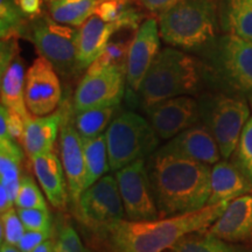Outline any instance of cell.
I'll list each match as a JSON object with an SVG mask.
<instances>
[{
  "label": "cell",
  "instance_id": "cell-1",
  "mask_svg": "<svg viewBox=\"0 0 252 252\" xmlns=\"http://www.w3.org/2000/svg\"><path fill=\"white\" fill-rule=\"evenodd\" d=\"M146 166L161 217L191 213L207 206L212 169L206 163L161 147L149 157Z\"/></svg>",
  "mask_w": 252,
  "mask_h": 252
},
{
  "label": "cell",
  "instance_id": "cell-2",
  "mask_svg": "<svg viewBox=\"0 0 252 252\" xmlns=\"http://www.w3.org/2000/svg\"><path fill=\"white\" fill-rule=\"evenodd\" d=\"M229 202L207 204L195 212L152 220H121L105 236L112 252H165L184 236L210 228Z\"/></svg>",
  "mask_w": 252,
  "mask_h": 252
},
{
  "label": "cell",
  "instance_id": "cell-3",
  "mask_svg": "<svg viewBox=\"0 0 252 252\" xmlns=\"http://www.w3.org/2000/svg\"><path fill=\"white\" fill-rule=\"evenodd\" d=\"M220 0H182L159 14L160 36L167 45L198 49L216 35Z\"/></svg>",
  "mask_w": 252,
  "mask_h": 252
},
{
  "label": "cell",
  "instance_id": "cell-4",
  "mask_svg": "<svg viewBox=\"0 0 252 252\" xmlns=\"http://www.w3.org/2000/svg\"><path fill=\"white\" fill-rule=\"evenodd\" d=\"M200 81L201 68L196 60L179 49H162L140 87L144 108L193 94L198 89Z\"/></svg>",
  "mask_w": 252,
  "mask_h": 252
},
{
  "label": "cell",
  "instance_id": "cell-5",
  "mask_svg": "<svg viewBox=\"0 0 252 252\" xmlns=\"http://www.w3.org/2000/svg\"><path fill=\"white\" fill-rule=\"evenodd\" d=\"M105 138L110 169L113 172L152 156L160 139L151 123L132 111L123 112L113 119Z\"/></svg>",
  "mask_w": 252,
  "mask_h": 252
},
{
  "label": "cell",
  "instance_id": "cell-6",
  "mask_svg": "<svg viewBox=\"0 0 252 252\" xmlns=\"http://www.w3.org/2000/svg\"><path fill=\"white\" fill-rule=\"evenodd\" d=\"M25 36L32 41L40 56L48 60L56 71L69 75L77 70L78 35L76 27L60 24L48 15H37L27 24Z\"/></svg>",
  "mask_w": 252,
  "mask_h": 252
},
{
  "label": "cell",
  "instance_id": "cell-7",
  "mask_svg": "<svg viewBox=\"0 0 252 252\" xmlns=\"http://www.w3.org/2000/svg\"><path fill=\"white\" fill-rule=\"evenodd\" d=\"M201 118L215 138L220 156L229 158L237 147L242 131L250 117L245 100L217 96L198 104Z\"/></svg>",
  "mask_w": 252,
  "mask_h": 252
},
{
  "label": "cell",
  "instance_id": "cell-8",
  "mask_svg": "<svg viewBox=\"0 0 252 252\" xmlns=\"http://www.w3.org/2000/svg\"><path fill=\"white\" fill-rule=\"evenodd\" d=\"M75 208L82 224L102 236L125 215L117 180L111 175H104L87 188Z\"/></svg>",
  "mask_w": 252,
  "mask_h": 252
},
{
  "label": "cell",
  "instance_id": "cell-9",
  "mask_svg": "<svg viewBox=\"0 0 252 252\" xmlns=\"http://www.w3.org/2000/svg\"><path fill=\"white\" fill-rule=\"evenodd\" d=\"M125 215L130 220H152L160 219L151 186L145 159L125 166L116 172Z\"/></svg>",
  "mask_w": 252,
  "mask_h": 252
},
{
  "label": "cell",
  "instance_id": "cell-10",
  "mask_svg": "<svg viewBox=\"0 0 252 252\" xmlns=\"http://www.w3.org/2000/svg\"><path fill=\"white\" fill-rule=\"evenodd\" d=\"M126 71L105 68L87 71L74 97L75 112L105 106H118L124 96Z\"/></svg>",
  "mask_w": 252,
  "mask_h": 252
},
{
  "label": "cell",
  "instance_id": "cell-11",
  "mask_svg": "<svg viewBox=\"0 0 252 252\" xmlns=\"http://www.w3.org/2000/svg\"><path fill=\"white\" fill-rule=\"evenodd\" d=\"M213 61L219 74L229 86L252 93V42L226 34L216 43Z\"/></svg>",
  "mask_w": 252,
  "mask_h": 252
},
{
  "label": "cell",
  "instance_id": "cell-12",
  "mask_svg": "<svg viewBox=\"0 0 252 252\" xmlns=\"http://www.w3.org/2000/svg\"><path fill=\"white\" fill-rule=\"evenodd\" d=\"M62 98V88L58 71L48 60L40 56L26 71L25 102L34 117L55 112Z\"/></svg>",
  "mask_w": 252,
  "mask_h": 252
},
{
  "label": "cell",
  "instance_id": "cell-13",
  "mask_svg": "<svg viewBox=\"0 0 252 252\" xmlns=\"http://www.w3.org/2000/svg\"><path fill=\"white\" fill-rule=\"evenodd\" d=\"M160 139H172L200 122V106L194 98L178 96L145 109Z\"/></svg>",
  "mask_w": 252,
  "mask_h": 252
},
{
  "label": "cell",
  "instance_id": "cell-14",
  "mask_svg": "<svg viewBox=\"0 0 252 252\" xmlns=\"http://www.w3.org/2000/svg\"><path fill=\"white\" fill-rule=\"evenodd\" d=\"M160 39L159 23L154 18L145 20L135 32L126 62V82L133 93H139L147 72L161 52Z\"/></svg>",
  "mask_w": 252,
  "mask_h": 252
},
{
  "label": "cell",
  "instance_id": "cell-15",
  "mask_svg": "<svg viewBox=\"0 0 252 252\" xmlns=\"http://www.w3.org/2000/svg\"><path fill=\"white\" fill-rule=\"evenodd\" d=\"M69 104H65V112L61 124L60 149L61 161L67 178L69 197L74 204L77 203L81 194L84 191L86 181V159H84L83 139L69 119Z\"/></svg>",
  "mask_w": 252,
  "mask_h": 252
},
{
  "label": "cell",
  "instance_id": "cell-16",
  "mask_svg": "<svg viewBox=\"0 0 252 252\" xmlns=\"http://www.w3.org/2000/svg\"><path fill=\"white\" fill-rule=\"evenodd\" d=\"M208 232L229 243L252 242V195L245 194L230 201Z\"/></svg>",
  "mask_w": 252,
  "mask_h": 252
},
{
  "label": "cell",
  "instance_id": "cell-17",
  "mask_svg": "<svg viewBox=\"0 0 252 252\" xmlns=\"http://www.w3.org/2000/svg\"><path fill=\"white\" fill-rule=\"evenodd\" d=\"M163 149L195 161L213 165L220 160V152L215 138L206 125H194L169 139Z\"/></svg>",
  "mask_w": 252,
  "mask_h": 252
},
{
  "label": "cell",
  "instance_id": "cell-18",
  "mask_svg": "<svg viewBox=\"0 0 252 252\" xmlns=\"http://www.w3.org/2000/svg\"><path fill=\"white\" fill-rule=\"evenodd\" d=\"M118 23H109L97 14H93L80 26L77 52V70L88 69L90 64L102 54L110 40L119 30Z\"/></svg>",
  "mask_w": 252,
  "mask_h": 252
},
{
  "label": "cell",
  "instance_id": "cell-19",
  "mask_svg": "<svg viewBox=\"0 0 252 252\" xmlns=\"http://www.w3.org/2000/svg\"><path fill=\"white\" fill-rule=\"evenodd\" d=\"M32 162L34 174L50 204L58 209H64L68 203L69 191L62 161H60L56 154L49 152L34 157Z\"/></svg>",
  "mask_w": 252,
  "mask_h": 252
},
{
  "label": "cell",
  "instance_id": "cell-20",
  "mask_svg": "<svg viewBox=\"0 0 252 252\" xmlns=\"http://www.w3.org/2000/svg\"><path fill=\"white\" fill-rule=\"evenodd\" d=\"M251 191L252 182L236 163L216 162L212 169L210 196L207 204L226 202Z\"/></svg>",
  "mask_w": 252,
  "mask_h": 252
},
{
  "label": "cell",
  "instance_id": "cell-21",
  "mask_svg": "<svg viewBox=\"0 0 252 252\" xmlns=\"http://www.w3.org/2000/svg\"><path fill=\"white\" fill-rule=\"evenodd\" d=\"M64 112L65 104L58 111L43 117L31 118L26 123L23 145L25 152L31 159L41 154L53 152V146L61 128Z\"/></svg>",
  "mask_w": 252,
  "mask_h": 252
},
{
  "label": "cell",
  "instance_id": "cell-22",
  "mask_svg": "<svg viewBox=\"0 0 252 252\" xmlns=\"http://www.w3.org/2000/svg\"><path fill=\"white\" fill-rule=\"evenodd\" d=\"M25 81L26 72L20 55L9 62L4 70H1V105L19 113L28 122L32 118L25 102Z\"/></svg>",
  "mask_w": 252,
  "mask_h": 252
},
{
  "label": "cell",
  "instance_id": "cell-23",
  "mask_svg": "<svg viewBox=\"0 0 252 252\" xmlns=\"http://www.w3.org/2000/svg\"><path fill=\"white\" fill-rule=\"evenodd\" d=\"M220 8L223 28L252 42V0H222Z\"/></svg>",
  "mask_w": 252,
  "mask_h": 252
},
{
  "label": "cell",
  "instance_id": "cell-24",
  "mask_svg": "<svg viewBox=\"0 0 252 252\" xmlns=\"http://www.w3.org/2000/svg\"><path fill=\"white\" fill-rule=\"evenodd\" d=\"M98 0H47L50 17L60 24L80 27L94 13Z\"/></svg>",
  "mask_w": 252,
  "mask_h": 252
},
{
  "label": "cell",
  "instance_id": "cell-25",
  "mask_svg": "<svg viewBox=\"0 0 252 252\" xmlns=\"http://www.w3.org/2000/svg\"><path fill=\"white\" fill-rule=\"evenodd\" d=\"M23 157V151L17 141L13 139H0V184L7 188L14 203L21 180L20 165Z\"/></svg>",
  "mask_w": 252,
  "mask_h": 252
},
{
  "label": "cell",
  "instance_id": "cell-26",
  "mask_svg": "<svg viewBox=\"0 0 252 252\" xmlns=\"http://www.w3.org/2000/svg\"><path fill=\"white\" fill-rule=\"evenodd\" d=\"M83 147L86 159V190L103 178L110 169V163L105 134H100L93 139H83Z\"/></svg>",
  "mask_w": 252,
  "mask_h": 252
},
{
  "label": "cell",
  "instance_id": "cell-27",
  "mask_svg": "<svg viewBox=\"0 0 252 252\" xmlns=\"http://www.w3.org/2000/svg\"><path fill=\"white\" fill-rule=\"evenodd\" d=\"M168 252H245L242 248L230 244L208 231H195L178 241Z\"/></svg>",
  "mask_w": 252,
  "mask_h": 252
},
{
  "label": "cell",
  "instance_id": "cell-28",
  "mask_svg": "<svg viewBox=\"0 0 252 252\" xmlns=\"http://www.w3.org/2000/svg\"><path fill=\"white\" fill-rule=\"evenodd\" d=\"M117 109L118 106H105L75 112L74 125L82 139H93L102 134L111 124Z\"/></svg>",
  "mask_w": 252,
  "mask_h": 252
},
{
  "label": "cell",
  "instance_id": "cell-29",
  "mask_svg": "<svg viewBox=\"0 0 252 252\" xmlns=\"http://www.w3.org/2000/svg\"><path fill=\"white\" fill-rule=\"evenodd\" d=\"M113 36L110 40L108 46L105 47V49L103 50L102 54L91 63L90 67L87 69V71H97L105 68H119L126 71L128 49H130V45L134 36L126 40H115Z\"/></svg>",
  "mask_w": 252,
  "mask_h": 252
},
{
  "label": "cell",
  "instance_id": "cell-30",
  "mask_svg": "<svg viewBox=\"0 0 252 252\" xmlns=\"http://www.w3.org/2000/svg\"><path fill=\"white\" fill-rule=\"evenodd\" d=\"M27 24L14 0H0V34L1 40L24 36Z\"/></svg>",
  "mask_w": 252,
  "mask_h": 252
},
{
  "label": "cell",
  "instance_id": "cell-31",
  "mask_svg": "<svg viewBox=\"0 0 252 252\" xmlns=\"http://www.w3.org/2000/svg\"><path fill=\"white\" fill-rule=\"evenodd\" d=\"M15 206L18 208H34V209H48L46 200L37 187L35 181L30 175L21 176L20 186L15 197Z\"/></svg>",
  "mask_w": 252,
  "mask_h": 252
},
{
  "label": "cell",
  "instance_id": "cell-32",
  "mask_svg": "<svg viewBox=\"0 0 252 252\" xmlns=\"http://www.w3.org/2000/svg\"><path fill=\"white\" fill-rule=\"evenodd\" d=\"M27 121L5 105L0 108V139H13L23 144Z\"/></svg>",
  "mask_w": 252,
  "mask_h": 252
},
{
  "label": "cell",
  "instance_id": "cell-33",
  "mask_svg": "<svg viewBox=\"0 0 252 252\" xmlns=\"http://www.w3.org/2000/svg\"><path fill=\"white\" fill-rule=\"evenodd\" d=\"M236 165L252 182V118L249 119L242 131L236 147Z\"/></svg>",
  "mask_w": 252,
  "mask_h": 252
},
{
  "label": "cell",
  "instance_id": "cell-34",
  "mask_svg": "<svg viewBox=\"0 0 252 252\" xmlns=\"http://www.w3.org/2000/svg\"><path fill=\"white\" fill-rule=\"evenodd\" d=\"M25 232L26 228L14 208L1 214V243L17 247Z\"/></svg>",
  "mask_w": 252,
  "mask_h": 252
},
{
  "label": "cell",
  "instance_id": "cell-35",
  "mask_svg": "<svg viewBox=\"0 0 252 252\" xmlns=\"http://www.w3.org/2000/svg\"><path fill=\"white\" fill-rule=\"evenodd\" d=\"M18 215L25 228L31 231H49L52 230V216L48 209L18 208Z\"/></svg>",
  "mask_w": 252,
  "mask_h": 252
},
{
  "label": "cell",
  "instance_id": "cell-36",
  "mask_svg": "<svg viewBox=\"0 0 252 252\" xmlns=\"http://www.w3.org/2000/svg\"><path fill=\"white\" fill-rule=\"evenodd\" d=\"M55 252H89L72 226L65 225L60 230L55 241Z\"/></svg>",
  "mask_w": 252,
  "mask_h": 252
},
{
  "label": "cell",
  "instance_id": "cell-37",
  "mask_svg": "<svg viewBox=\"0 0 252 252\" xmlns=\"http://www.w3.org/2000/svg\"><path fill=\"white\" fill-rule=\"evenodd\" d=\"M50 235H52V230H49V231H31V230H26L23 238L18 243L17 248L20 250V252H33L40 244L49 239Z\"/></svg>",
  "mask_w": 252,
  "mask_h": 252
},
{
  "label": "cell",
  "instance_id": "cell-38",
  "mask_svg": "<svg viewBox=\"0 0 252 252\" xmlns=\"http://www.w3.org/2000/svg\"><path fill=\"white\" fill-rule=\"evenodd\" d=\"M180 1L182 0H138L141 7H144L151 13H156L158 15Z\"/></svg>",
  "mask_w": 252,
  "mask_h": 252
},
{
  "label": "cell",
  "instance_id": "cell-39",
  "mask_svg": "<svg viewBox=\"0 0 252 252\" xmlns=\"http://www.w3.org/2000/svg\"><path fill=\"white\" fill-rule=\"evenodd\" d=\"M14 2L20 8L25 17L32 19L41 14L42 0H14Z\"/></svg>",
  "mask_w": 252,
  "mask_h": 252
},
{
  "label": "cell",
  "instance_id": "cell-40",
  "mask_svg": "<svg viewBox=\"0 0 252 252\" xmlns=\"http://www.w3.org/2000/svg\"><path fill=\"white\" fill-rule=\"evenodd\" d=\"M14 204V200L9 195L7 188L2 184H0V212L1 214L7 212L8 209L13 208Z\"/></svg>",
  "mask_w": 252,
  "mask_h": 252
},
{
  "label": "cell",
  "instance_id": "cell-41",
  "mask_svg": "<svg viewBox=\"0 0 252 252\" xmlns=\"http://www.w3.org/2000/svg\"><path fill=\"white\" fill-rule=\"evenodd\" d=\"M33 252H55V241L47 239L42 244H40Z\"/></svg>",
  "mask_w": 252,
  "mask_h": 252
},
{
  "label": "cell",
  "instance_id": "cell-42",
  "mask_svg": "<svg viewBox=\"0 0 252 252\" xmlns=\"http://www.w3.org/2000/svg\"><path fill=\"white\" fill-rule=\"evenodd\" d=\"M0 252H20V250H19L17 247H13V245H9L7 243H1Z\"/></svg>",
  "mask_w": 252,
  "mask_h": 252
},
{
  "label": "cell",
  "instance_id": "cell-43",
  "mask_svg": "<svg viewBox=\"0 0 252 252\" xmlns=\"http://www.w3.org/2000/svg\"><path fill=\"white\" fill-rule=\"evenodd\" d=\"M250 103H251V108H252V94H251V98H250Z\"/></svg>",
  "mask_w": 252,
  "mask_h": 252
}]
</instances>
